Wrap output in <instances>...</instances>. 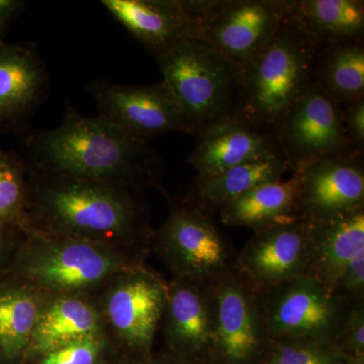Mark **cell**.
Masks as SVG:
<instances>
[{
	"label": "cell",
	"instance_id": "cell-33",
	"mask_svg": "<svg viewBox=\"0 0 364 364\" xmlns=\"http://www.w3.org/2000/svg\"><path fill=\"white\" fill-rule=\"evenodd\" d=\"M25 6L26 2L21 0H0V41L4 40L11 21Z\"/></svg>",
	"mask_w": 364,
	"mask_h": 364
},
{
	"label": "cell",
	"instance_id": "cell-9",
	"mask_svg": "<svg viewBox=\"0 0 364 364\" xmlns=\"http://www.w3.org/2000/svg\"><path fill=\"white\" fill-rule=\"evenodd\" d=\"M275 136L294 174L320 160L363 155L347 134L341 107L314 79L277 127Z\"/></svg>",
	"mask_w": 364,
	"mask_h": 364
},
{
	"label": "cell",
	"instance_id": "cell-10",
	"mask_svg": "<svg viewBox=\"0 0 364 364\" xmlns=\"http://www.w3.org/2000/svg\"><path fill=\"white\" fill-rule=\"evenodd\" d=\"M260 294L269 340L316 339L334 343L352 305L310 275Z\"/></svg>",
	"mask_w": 364,
	"mask_h": 364
},
{
	"label": "cell",
	"instance_id": "cell-2",
	"mask_svg": "<svg viewBox=\"0 0 364 364\" xmlns=\"http://www.w3.org/2000/svg\"><path fill=\"white\" fill-rule=\"evenodd\" d=\"M26 148L33 171L140 191L161 186L163 161L156 150L72 107L60 126L28 136Z\"/></svg>",
	"mask_w": 364,
	"mask_h": 364
},
{
	"label": "cell",
	"instance_id": "cell-3",
	"mask_svg": "<svg viewBox=\"0 0 364 364\" xmlns=\"http://www.w3.org/2000/svg\"><path fill=\"white\" fill-rule=\"evenodd\" d=\"M144 257L109 244L31 231L21 239L6 273L49 294L95 296Z\"/></svg>",
	"mask_w": 364,
	"mask_h": 364
},
{
	"label": "cell",
	"instance_id": "cell-22",
	"mask_svg": "<svg viewBox=\"0 0 364 364\" xmlns=\"http://www.w3.org/2000/svg\"><path fill=\"white\" fill-rule=\"evenodd\" d=\"M299 179L296 174L261 184L220 208V219L229 227L254 232L298 218Z\"/></svg>",
	"mask_w": 364,
	"mask_h": 364
},
{
	"label": "cell",
	"instance_id": "cell-19",
	"mask_svg": "<svg viewBox=\"0 0 364 364\" xmlns=\"http://www.w3.org/2000/svg\"><path fill=\"white\" fill-rule=\"evenodd\" d=\"M105 334L95 294H49L33 330L25 363L72 342Z\"/></svg>",
	"mask_w": 364,
	"mask_h": 364
},
{
	"label": "cell",
	"instance_id": "cell-24",
	"mask_svg": "<svg viewBox=\"0 0 364 364\" xmlns=\"http://www.w3.org/2000/svg\"><path fill=\"white\" fill-rule=\"evenodd\" d=\"M289 16L321 45L363 40L364 1L289 0Z\"/></svg>",
	"mask_w": 364,
	"mask_h": 364
},
{
	"label": "cell",
	"instance_id": "cell-23",
	"mask_svg": "<svg viewBox=\"0 0 364 364\" xmlns=\"http://www.w3.org/2000/svg\"><path fill=\"white\" fill-rule=\"evenodd\" d=\"M289 170L284 156H277L244 163L208 176H196L186 198L214 214L251 189L282 179Z\"/></svg>",
	"mask_w": 364,
	"mask_h": 364
},
{
	"label": "cell",
	"instance_id": "cell-1",
	"mask_svg": "<svg viewBox=\"0 0 364 364\" xmlns=\"http://www.w3.org/2000/svg\"><path fill=\"white\" fill-rule=\"evenodd\" d=\"M28 215L31 231L102 242L142 257L154 233L143 191L33 170Z\"/></svg>",
	"mask_w": 364,
	"mask_h": 364
},
{
	"label": "cell",
	"instance_id": "cell-13",
	"mask_svg": "<svg viewBox=\"0 0 364 364\" xmlns=\"http://www.w3.org/2000/svg\"><path fill=\"white\" fill-rule=\"evenodd\" d=\"M310 225L298 217L256 231L237 254L235 269L259 293L308 275Z\"/></svg>",
	"mask_w": 364,
	"mask_h": 364
},
{
	"label": "cell",
	"instance_id": "cell-14",
	"mask_svg": "<svg viewBox=\"0 0 364 364\" xmlns=\"http://www.w3.org/2000/svg\"><path fill=\"white\" fill-rule=\"evenodd\" d=\"M163 336L170 355L181 364L212 359L214 301L210 282L172 279L163 314Z\"/></svg>",
	"mask_w": 364,
	"mask_h": 364
},
{
	"label": "cell",
	"instance_id": "cell-27",
	"mask_svg": "<svg viewBox=\"0 0 364 364\" xmlns=\"http://www.w3.org/2000/svg\"><path fill=\"white\" fill-rule=\"evenodd\" d=\"M255 364H349L338 347L316 339L269 340Z\"/></svg>",
	"mask_w": 364,
	"mask_h": 364
},
{
	"label": "cell",
	"instance_id": "cell-30",
	"mask_svg": "<svg viewBox=\"0 0 364 364\" xmlns=\"http://www.w3.org/2000/svg\"><path fill=\"white\" fill-rule=\"evenodd\" d=\"M333 294L350 304L364 301V252L347 265Z\"/></svg>",
	"mask_w": 364,
	"mask_h": 364
},
{
	"label": "cell",
	"instance_id": "cell-17",
	"mask_svg": "<svg viewBox=\"0 0 364 364\" xmlns=\"http://www.w3.org/2000/svg\"><path fill=\"white\" fill-rule=\"evenodd\" d=\"M196 136L188 161L198 176H208L244 163L282 156L274 132L240 117L215 124Z\"/></svg>",
	"mask_w": 364,
	"mask_h": 364
},
{
	"label": "cell",
	"instance_id": "cell-8",
	"mask_svg": "<svg viewBox=\"0 0 364 364\" xmlns=\"http://www.w3.org/2000/svg\"><path fill=\"white\" fill-rule=\"evenodd\" d=\"M195 37L242 67L272 40L289 16V0H186Z\"/></svg>",
	"mask_w": 364,
	"mask_h": 364
},
{
	"label": "cell",
	"instance_id": "cell-28",
	"mask_svg": "<svg viewBox=\"0 0 364 364\" xmlns=\"http://www.w3.org/2000/svg\"><path fill=\"white\" fill-rule=\"evenodd\" d=\"M116 348L107 334L100 335L72 342L28 364H109Z\"/></svg>",
	"mask_w": 364,
	"mask_h": 364
},
{
	"label": "cell",
	"instance_id": "cell-29",
	"mask_svg": "<svg viewBox=\"0 0 364 364\" xmlns=\"http://www.w3.org/2000/svg\"><path fill=\"white\" fill-rule=\"evenodd\" d=\"M334 343L349 364H364V301L352 304Z\"/></svg>",
	"mask_w": 364,
	"mask_h": 364
},
{
	"label": "cell",
	"instance_id": "cell-18",
	"mask_svg": "<svg viewBox=\"0 0 364 364\" xmlns=\"http://www.w3.org/2000/svg\"><path fill=\"white\" fill-rule=\"evenodd\" d=\"M100 4L155 57L195 37L186 0H102Z\"/></svg>",
	"mask_w": 364,
	"mask_h": 364
},
{
	"label": "cell",
	"instance_id": "cell-4",
	"mask_svg": "<svg viewBox=\"0 0 364 364\" xmlns=\"http://www.w3.org/2000/svg\"><path fill=\"white\" fill-rule=\"evenodd\" d=\"M321 44L287 16L267 47L241 68L236 117L274 132L313 80Z\"/></svg>",
	"mask_w": 364,
	"mask_h": 364
},
{
	"label": "cell",
	"instance_id": "cell-11",
	"mask_svg": "<svg viewBox=\"0 0 364 364\" xmlns=\"http://www.w3.org/2000/svg\"><path fill=\"white\" fill-rule=\"evenodd\" d=\"M214 301L212 359L218 364H255L268 338L261 294L236 269L210 282Z\"/></svg>",
	"mask_w": 364,
	"mask_h": 364
},
{
	"label": "cell",
	"instance_id": "cell-16",
	"mask_svg": "<svg viewBox=\"0 0 364 364\" xmlns=\"http://www.w3.org/2000/svg\"><path fill=\"white\" fill-rule=\"evenodd\" d=\"M44 61L33 43L0 41V133H18L42 102Z\"/></svg>",
	"mask_w": 364,
	"mask_h": 364
},
{
	"label": "cell",
	"instance_id": "cell-7",
	"mask_svg": "<svg viewBox=\"0 0 364 364\" xmlns=\"http://www.w3.org/2000/svg\"><path fill=\"white\" fill-rule=\"evenodd\" d=\"M168 282L144 263L112 277L95 294L105 332L117 348L148 355L161 327Z\"/></svg>",
	"mask_w": 364,
	"mask_h": 364
},
{
	"label": "cell",
	"instance_id": "cell-26",
	"mask_svg": "<svg viewBox=\"0 0 364 364\" xmlns=\"http://www.w3.org/2000/svg\"><path fill=\"white\" fill-rule=\"evenodd\" d=\"M28 163L18 153L0 149V224L31 231L28 215Z\"/></svg>",
	"mask_w": 364,
	"mask_h": 364
},
{
	"label": "cell",
	"instance_id": "cell-21",
	"mask_svg": "<svg viewBox=\"0 0 364 364\" xmlns=\"http://www.w3.org/2000/svg\"><path fill=\"white\" fill-rule=\"evenodd\" d=\"M48 296L11 273L0 277V364L25 363Z\"/></svg>",
	"mask_w": 364,
	"mask_h": 364
},
{
	"label": "cell",
	"instance_id": "cell-6",
	"mask_svg": "<svg viewBox=\"0 0 364 364\" xmlns=\"http://www.w3.org/2000/svg\"><path fill=\"white\" fill-rule=\"evenodd\" d=\"M151 247L172 279L210 282L235 269L236 256L212 213L188 198H172L167 219L153 233Z\"/></svg>",
	"mask_w": 364,
	"mask_h": 364
},
{
	"label": "cell",
	"instance_id": "cell-12",
	"mask_svg": "<svg viewBox=\"0 0 364 364\" xmlns=\"http://www.w3.org/2000/svg\"><path fill=\"white\" fill-rule=\"evenodd\" d=\"M100 119L139 142L169 133L193 135L173 93L164 81L121 85L97 80L90 85Z\"/></svg>",
	"mask_w": 364,
	"mask_h": 364
},
{
	"label": "cell",
	"instance_id": "cell-15",
	"mask_svg": "<svg viewBox=\"0 0 364 364\" xmlns=\"http://www.w3.org/2000/svg\"><path fill=\"white\" fill-rule=\"evenodd\" d=\"M363 155L320 160L296 176L298 215L318 220L364 207Z\"/></svg>",
	"mask_w": 364,
	"mask_h": 364
},
{
	"label": "cell",
	"instance_id": "cell-32",
	"mask_svg": "<svg viewBox=\"0 0 364 364\" xmlns=\"http://www.w3.org/2000/svg\"><path fill=\"white\" fill-rule=\"evenodd\" d=\"M23 236L25 234L20 230L0 224V277L6 274L11 267Z\"/></svg>",
	"mask_w": 364,
	"mask_h": 364
},
{
	"label": "cell",
	"instance_id": "cell-34",
	"mask_svg": "<svg viewBox=\"0 0 364 364\" xmlns=\"http://www.w3.org/2000/svg\"><path fill=\"white\" fill-rule=\"evenodd\" d=\"M128 364H181L171 356H164V358H150L148 355L140 356V358L130 360Z\"/></svg>",
	"mask_w": 364,
	"mask_h": 364
},
{
	"label": "cell",
	"instance_id": "cell-25",
	"mask_svg": "<svg viewBox=\"0 0 364 364\" xmlns=\"http://www.w3.org/2000/svg\"><path fill=\"white\" fill-rule=\"evenodd\" d=\"M313 79L340 107L364 98L363 40L321 45Z\"/></svg>",
	"mask_w": 364,
	"mask_h": 364
},
{
	"label": "cell",
	"instance_id": "cell-31",
	"mask_svg": "<svg viewBox=\"0 0 364 364\" xmlns=\"http://www.w3.org/2000/svg\"><path fill=\"white\" fill-rule=\"evenodd\" d=\"M341 107L342 119L351 142L360 152L364 149V98Z\"/></svg>",
	"mask_w": 364,
	"mask_h": 364
},
{
	"label": "cell",
	"instance_id": "cell-20",
	"mask_svg": "<svg viewBox=\"0 0 364 364\" xmlns=\"http://www.w3.org/2000/svg\"><path fill=\"white\" fill-rule=\"evenodd\" d=\"M308 221L311 247L308 275L333 293L347 265L364 252V207Z\"/></svg>",
	"mask_w": 364,
	"mask_h": 364
},
{
	"label": "cell",
	"instance_id": "cell-5",
	"mask_svg": "<svg viewBox=\"0 0 364 364\" xmlns=\"http://www.w3.org/2000/svg\"><path fill=\"white\" fill-rule=\"evenodd\" d=\"M168 85L198 136L215 124L236 117L240 102L241 68L196 37L177 43L157 57Z\"/></svg>",
	"mask_w": 364,
	"mask_h": 364
}]
</instances>
